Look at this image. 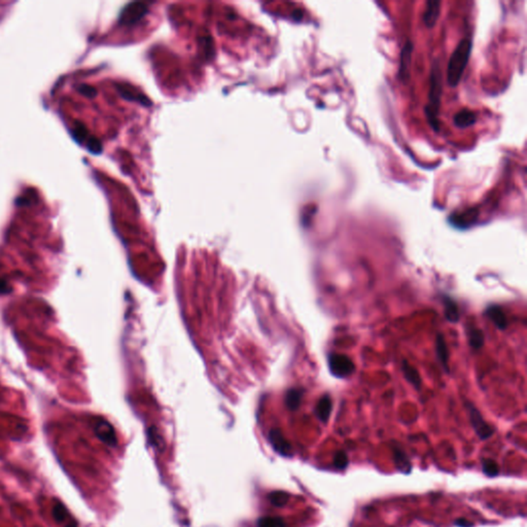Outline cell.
Instances as JSON below:
<instances>
[{"label":"cell","instance_id":"21","mask_svg":"<svg viewBox=\"0 0 527 527\" xmlns=\"http://www.w3.org/2000/svg\"><path fill=\"white\" fill-rule=\"evenodd\" d=\"M289 499V495L284 491H273L269 495V500L275 507H284Z\"/></svg>","mask_w":527,"mask_h":527},{"label":"cell","instance_id":"10","mask_svg":"<svg viewBox=\"0 0 527 527\" xmlns=\"http://www.w3.org/2000/svg\"><path fill=\"white\" fill-rule=\"evenodd\" d=\"M436 353L438 361L442 365L443 369L449 373V351L446 340L442 334H438L436 338Z\"/></svg>","mask_w":527,"mask_h":527},{"label":"cell","instance_id":"20","mask_svg":"<svg viewBox=\"0 0 527 527\" xmlns=\"http://www.w3.org/2000/svg\"><path fill=\"white\" fill-rule=\"evenodd\" d=\"M302 397H303V391H301L300 389H297V388L290 389L287 392V398H286L287 406L290 410L298 409L300 404H301V399H302Z\"/></svg>","mask_w":527,"mask_h":527},{"label":"cell","instance_id":"23","mask_svg":"<svg viewBox=\"0 0 527 527\" xmlns=\"http://www.w3.org/2000/svg\"><path fill=\"white\" fill-rule=\"evenodd\" d=\"M257 527H286V523L279 517H262L257 520Z\"/></svg>","mask_w":527,"mask_h":527},{"label":"cell","instance_id":"16","mask_svg":"<svg viewBox=\"0 0 527 527\" xmlns=\"http://www.w3.org/2000/svg\"><path fill=\"white\" fill-rule=\"evenodd\" d=\"M401 370L404 373V377L406 380L412 384L416 390H419L421 387V378L418 371L415 369L413 366L410 365L407 361H403L401 363Z\"/></svg>","mask_w":527,"mask_h":527},{"label":"cell","instance_id":"27","mask_svg":"<svg viewBox=\"0 0 527 527\" xmlns=\"http://www.w3.org/2000/svg\"><path fill=\"white\" fill-rule=\"evenodd\" d=\"M87 147L91 153L93 154H100L102 152V144L96 137L90 136L87 140Z\"/></svg>","mask_w":527,"mask_h":527},{"label":"cell","instance_id":"30","mask_svg":"<svg viewBox=\"0 0 527 527\" xmlns=\"http://www.w3.org/2000/svg\"><path fill=\"white\" fill-rule=\"evenodd\" d=\"M455 525H457L459 527H472L473 523L468 522L467 520L464 519V518H461V519H458V520L455 521Z\"/></svg>","mask_w":527,"mask_h":527},{"label":"cell","instance_id":"2","mask_svg":"<svg viewBox=\"0 0 527 527\" xmlns=\"http://www.w3.org/2000/svg\"><path fill=\"white\" fill-rule=\"evenodd\" d=\"M441 79L440 72L436 68L431 75V87L429 93V103L426 105V116L430 122V125L434 131H439L440 121H439V110L441 102Z\"/></svg>","mask_w":527,"mask_h":527},{"label":"cell","instance_id":"11","mask_svg":"<svg viewBox=\"0 0 527 527\" xmlns=\"http://www.w3.org/2000/svg\"><path fill=\"white\" fill-rule=\"evenodd\" d=\"M477 217H478V211H477V209L474 208V209H470V210H466L463 213L452 215L451 216V222H452V224L456 225V227L467 228L477 221Z\"/></svg>","mask_w":527,"mask_h":527},{"label":"cell","instance_id":"32","mask_svg":"<svg viewBox=\"0 0 527 527\" xmlns=\"http://www.w3.org/2000/svg\"><path fill=\"white\" fill-rule=\"evenodd\" d=\"M65 527H79V526H78V523H77V522L72 520V521H70L68 524H66Z\"/></svg>","mask_w":527,"mask_h":527},{"label":"cell","instance_id":"24","mask_svg":"<svg viewBox=\"0 0 527 527\" xmlns=\"http://www.w3.org/2000/svg\"><path fill=\"white\" fill-rule=\"evenodd\" d=\"M482 470L483 473L488 477H495L499 474L498 464L493 459H483Z\"/></svg>","mask_w":527,"mask_h":527},{"label":"cell","instance_id":"4","mask_svg":"<svg viewBox=\"0 0 527 527\" xmlns=\"http://www.w3.org/2000/svg\"><path fill=\"white\" fill-rule=\"evenodd\" d=\"M468 415H470V421L475 430L477 436H478L481 440H487L489 439L493 433H495V430L491 425H489L486 421L484 420V418L480 411L477 409L473 404L467 403L466 404Z\"/></svg>","mask_w":527,"mask_h":527},{"label":"cell","instance_id":"7","mask_svg":"<svg viewBox=\"0 0 527 527\" xmlns=\"http://www.w3.org/2000/svg\"><path fill=\"white\" fill-rule=\"evenodd\" d=\"M95 432H96V436L99 438V440L102 441L104 444L108 446L114 447L116 445V443H118L113 428L106 421L98 422L95 428Z\"/></svg>","mask_w":527,"mask_h":527},{"label":"cell","instance_id":"1","mask_svg":"<svg viewBox=\"0 0 527 527\" xmlns=\"http://www.w3.org/2000/svg\"><path fill=\"white\" fill-rule=\"evenodd\" d=\"M472 52V41L463 38L459 41L450 57L447 68V81L451 87H456L466 68Z\"/></svg>","mask_w":527,"mask_h":527},{"label":"cell","instance_id":"22","mask_svg":"<svg viewBox=\"0 0 527 527\" xmlns=\"http://www.w3.org/2000/svg\"><path fill=\"white\" fill-rule=\"evenodd\" d=\"M52 516L54 518V520L57 522V523H62L65 521L66 517L68 516V511H67L66 507L61 503V501H56L54 507H53V511H52Z\"/></svg>","mask_w":527,"mask_h":527},{"label":"cell","instance_id":"29","mask_svg":"<svg viewBox=\"0 0 527 527\" xmlns=\"http://www.w3.org/2000/svg\"><path fill=\"white\" fill-rule=\"evenodd\" d=\"M11 290H12V288H11L10 286H8V283L6 281H4L3 279L0 278V295L10 294Z\"/></svg>","mask_w":527,"mask_h":527},{"label":"cell","instance_id":"13","mask_svg":"<svg viewBox=\"0 0 527 527\" xmlns=\"http://www.w3.org/2000/svg\"><path fill=\"white\" fill-rule=\"evenodd\" d=\"M476 122H477L476 113L470 110H467V108H463V110L456 112L453 118V123L455 126L462 129L472 126V125H474Z\"/></svg>","mask_w":527,"mask_h":527},{"label":"cell","instance_id":"15","mask_svg":"<svg viewBox=\"0 0 527 527\" xmlns=\"http://www.w3.org/2000/svg\"><path fill=\"white\" fill-rule=\"evenodd\" d=\"M413 51V45L411 41H407L403 51L400 54V64H399V77L405 79L409 75L410 65H411V54Z\"/></svg>","mask_w":527,"mask_h":527},{"label":"cell","instance_id":"25","mask_svg":"<svg viewBox=\"0 0 527 527\" xmlns=\"http://www.w3.org/2000/svg\"><path fill=\"white\" fill-rule=\"evenodd\" d=\"M88 135H89V133H88V130H87L85 125L81 124V123H79V122L75 124V126H74V128L72 130V136H73V138L75 140H77L78 142H82L85 140H88V138H89Z\"/></svg>","mask_w":527,"mask_h":527},{"label":"cell","instance_id":"14","mask_svg":"<svg viewBox=\"0 0 527 527\" xmlns=\"http://www.w3.org/2000/svg\"><path fill=\"white\" fill-rule=\"evenodd\" d=\"M443 304H444V314L446 319L452 323L458 322L459 319H461V313H459L458 305L454 299L444 296L443 297Z\"/></svg>","mask_w":527,"mask_h":527},{"label":"cell","instance_id":"8","mask_svg":"<svg viewBox=\"0 0 527 527\" xmlns=\"http://www.w3.org/2000/svg\"><path fill=\"white\" fill-rule=\"evenodd\" d=\"M485 315L495 324V327L499 330H506L508 328V319L503 310V308L495 304L489 305L485 309Z\"/></svg>","mask_w":527,"mask_h":527},{"label":"cell","instance_id":"17","mask_svg":"<svg viewBox=\"0 0 527 527\" xmlns=\"http://www.w3.org/2000/svg\"><path fill=\"white\" fill-rule=\"evenodd\" d=\"M467 338H468V344L473 348L478 350L484 346L485 337L484 334L480 329L477 328H468L467 330Z\"/></svg>","mask_w":527,"mask_h":527},{"label":"cell","instance_id":"19","mask_svg":"<svg viewBox=\"0 0 527 527\" xmlns=\"http://www.w3.org/2000/svg\"><path fill=\"white\" fill-rule=\"evenodd\" d=\"M116 88H118L119 92H120L121 95H122L124 98H126V99H128V100H134V101H139V102H141L142 104H145V105H150V104H152V103H150V102L148 101L147 98H145L144 96H142V95H134V94H133V92H132V90H130L129 87L126 86V85H118V86H116Z\"/></svg>","mask_w":527,"mask_h":527},{"label":"cell","instance_id":"18","mask_svg":"<svg viewBox=\"0 0 527 527\" xmlns=\"http://www.w3.org/2000/svg\"><path fill=\"white\" fill-rule=\"evenodd\" d=\"M394 454H395V463L399 470L401 472H410V470H411V463H410L409 458L407 457L405 452L396 448L394 450Z\"/></svg>","mask_w":527,"mask_h":527},{"label":"cell","instance_id":"5","mask_svg":"<svg viewBox=\"0 0 527 527\" xmlns=\"http://www.w3.org/2000/svg\"><path fill=\"white\" fill-rule=\"evenodd\" d=\"M148 7L144 2H132L124 8L120 15L122 25H133L140 21L147 14Z\"/></svg>","mask_w":527,"mask_h":527},{"label":"cell","instance_id":"6","mask_svg":"<svg viewBox=\"0 0 527 527\" xmlns=\"http://www.w3.org/2000/svg\"><path fill=\"white\" fill-rule=\"evenodd\" d=\"M269 441L271 443L273 449L278 454L286 457L292 456V447L290 445V443L283 437V434L281 433L280 431L272 430L269 432Z\"/></svg>","mask_w":527,"mask_h":527},{"label":"cell","instance_id":"31","mask_svg":"<svg viewBox=\"0 0 527 527\" xmlns=\"http://www.w3.org/2000/svg\"><path fill=\"white\" fill-rule=\"evenodd\" d=\"M302 16H303V13L301 12V11H296V12L294 13V18L297 19V20H301V19H302Z\"/></svg>","mask_w":527,"mask_h":527},{"label":"cell","instance_id":"3","mask_svg":"<svg viewBox=\"0 0 527 527\" xmlns=\"http://www.w3.org/2000/svg\"><path fill=\"white\" fill-rule=\"evenodd\" d=\"M329 370L335 377L343 379L354 372V364L351 359L340 353H331L328 358Z\"/></svg>","mask_w":527,"mask_h":527},{"label":"cell","instance_id":"9","mask_svg":"<svg viewBox=\"0 0 527 527\" xmlns=\"http://www.w3.org/2000/svg\"><path fill=\"white\" fill-rule=\"evenodd\" d=\"M441 12V2L437 0H430L426 2L425 11L423 13V22L426 27L432 28L436 25Z\"/></svg>","mask_w":527,"mask_h":527},{"label":"cell","instance_id":"28","mask_svg":"<svg viewBox=\"0 0 527 527\" xmlns=\"http://www.w3.org/2000/svg\"><path fill=\"white\" fill-rule=\"evenodd\" d=\"M77 89L80 94L88 98H94L97 95V90L94 87L87 85V83H81V85L78 86Z\"/></svg>","mask_w":527,"mask_h":527},{"label":"cell","instance_id":"26","mask_svg":"<svg viewBox=\"0 0 527 527\" xmlns=\"http://www.w3.org/2000/svg\"><path fill=\"white\" fill-rule=\"evenodd\" d=\"M334 466L338 470H344L348 466V456L345 451H339L334 456Z\"/></svg>","mask_w":527,"mask_h":527},{"label":"cell","instance_id":"12","mask_svg":"<svg viewBox=\"0 0 527 527\" xmlns=\"http://www.w3.org/2000/svg\"><path fill=\"white\" fill-rule=\"evenodd\" d=\"M332 409H333V403H332V399H331L330 396L329 395H324L319 399V403H317V406H316V409H315V414H316L317 418H319V419L321 422L327 423L330 416H331Z\"/></svg>","mask_w":527,"mask_h":527}]
</instances>
